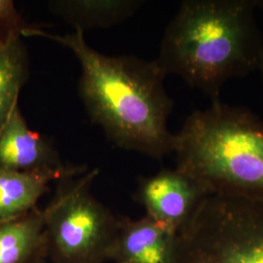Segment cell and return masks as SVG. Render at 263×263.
Segmentation results:
<instances>
[{"mask_svg":"<svg viewBox=\"0 0 263 263\" xmlns=\"http://www.w3.org/2000/svg\"><path fill=\"white\" fill-rule=\"evenodd\" d=\"M29 60L22 36L0 45V130L19 104L21 90L28 81Z\"/></svg>","mask_w":263,"mask_h":263,"instance_id":"12","label":"cell"},{"mask_svg":"<svg viewBox=\"0 0 263 263\" xmlns=\"http://www.w3.org/2000/svg\"><path fill=\"white\" fill-rule=\"evenodd\" d=\"M253 0H186L171 20L156 59L213 101L227 81L258 70L263 36Z\"/></svg>","mask_w":263,"mask_h":263,"instance_id":"2","label":"cell"},{"mask_svg":"<svg viewBox=\"0 0 263 263\" xmlns=\"http://www.w3.org/2000/svg\"><path fill=\"white\" fill-rule=\"evenodd\" d=\"M77 168L64 165L51 141L28 127L18 104L0 130V169L70 172Z\"/></svg>","mask_w":263,"mask_h":263,"instance_id":"7","label":"cell"},{"mask_svg":"<svg viewBox=\"0 0 263 263\" xmlns=\"http://www.w3.org/2000/svg\"><path fill=\"white\" fill-rule=\"evenodd\" d=\"M255 9L261 10L263 12V0H253Z\"/></svg>","mask_w":263,"mask_h":263,"instance_id":"14","label":"cell"},{"mask_svg":"<svg viewBox=\"0 0 263 263\" xmlns=\"http://www.w3.org/2000/svg\"><path fill=\"white\" fill-rule=\"evenodd\" d=\"M177 263H263V203L208 196L179 234Z\"/></svg>","mask_w":263,"mask_h":263,"instance_id":"5","label":"cell"},{"mask_svg":"<svg viewBox=\"0 0 263 263\" xmlns=\"http://www.w3.org/2000/svg\"><path fill=\"white\" fill-rule=\"evenodd\" d=\"M28 27L14 1L0 0V45L5 44L12 38L23 37Z\"/></svg>","mask_w":263,"mask_h":263,"instance_id":"13","label":"cell"},{"mask_svg":"<svg viewBox=\"0 0 263 263\" xmlns=\"http://www.w3.org/2000/svg\"><path fill=\"white\" fill-rule=\"evenodd\" d=\"M143 3L141 0H53L48 6L74 30L85 32L92 28H110L130 19Z\"/></svg>","mask_w":263,"mask_h":263,"instance_id":"11","label":"cell"},{"mask_svg":"<svg viewBox=\"0 0 263 263\" xmlns=\"http://www.w3.org/2000/svg\"><path fill=\"white\" fill-rule=\"evenodd\" d=\"M99 171L59 180L56 194L43 211L47 258L53 263H104L119 218L92 195ZM77 177V176H76Z\"/></svg>","mask_w":263,"mask_h":263,"instance_id":"4","label":"cell"},{"mask_svg":"<svg viewBox=\"0 0 263 263\" xmlns=\"http://www.w3.org/2000/svg\"><path fill=\"white\" fill-rule=\"evenodd\" d=\"M85 171L82 166L70 172L0 169V221L18 218L37 208L51 181L79 176Z\"/></svg>","mask_w":263,"mask_h":263,"instance_id":"9","label":"cell"},{"mask_svg":"<svg viewBox=\"0 0 263 263\" xmlns=\"http://www.w3.org/2000/svg\"><path fill=\"white\" fill-rule=\"evenodd\" d=\"M24 36L46 38L72 52L81 68L79 94L88 115L116 146L155 159L173 153L175 134L168 119L174 102L156 60L104 55L80 30L54 34L28 27Z\"/></svg>","mask_w":263,"mask_h":263,"instance_id":"1","label":"cell"},{"mask_svg":"<svg viewBox=\"0 0 263 263\" xmlns=\"http://www.w3.org/2000/svg\"><path fill=\"white\" fill-rule=\"evenodd\" d=\"M43 211L37 208L18 218L0 221V263H45Z\"/></svg>","mask_w":263,"mask_h":263,"instance_id":"10","label":"cell"},{"mask_svg":"<svg viewBox=\"0 0 263 263\" xmlns=\"http://www.w3.org/2000/svg\"><path fill=\"white\" fill-rule=\"evenodd\" d=\"M179 235L145 216L119 217L109 259L115 263H177Z\"/></svg>","mask_w":263,"mask_h":263,"instance_id":"8","label":"cell"},{"mask_svg":"<svg viewBox=\"0 0 263 263\" xmlns=\"http://www.w3.org/2000/svg\"><path fill=\"white\" fill-rule=\"evenodd\" d=\"M258 70L260 71V74H261V78H262L263 82V55L262 58H261V62H260V65H259V68H258Z\"/></svg>","mask_w":263,"mask_h":263,"instance_id":"15","label":"cell"},{"mask_svg":"<svg viewBox=\"0 0 263 263\" xmlns=\"http://www.w3.org/2000/svg\"><path fill=\"white\" fill-rule=\"evenodd\" d=\"M45 263H46V262H45Z\"/></svg>","mask_w":263,"mask_h":263,"instance_id":"16","label":"cell"},{"mask_svg":"<svg viewBox=\"0 0 263 263\" xmlns=\"http://www.w3.org/2000/svg\"><path fill=\"white\" fill-rule=\"evenodd\" d=\"M176 169L209 195L263 203V120L245 106L213 101L175 135Z\"/></svg>","mask_w":263,"mask_h":263,"instance_id":"3","label":"cell"},{"mask_svg":"<svg viewBox=\"0 0 263 263\" xmlns=\"http://www.w3.org/2000/svg\"><path fill=\"white\" fill-rule=\"evenodd\" d=\"M208 196L195 179L175 168L141 178L134 198L146 216L179 235Z\"/></svg>","mask_w":263,"mask_h":263,"instance_id":"6","label":"cell"}]
</instances>
